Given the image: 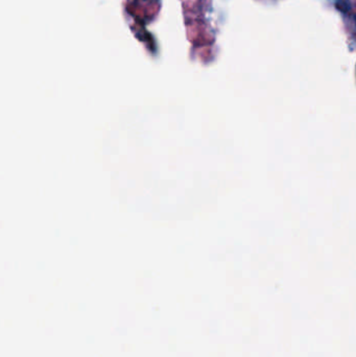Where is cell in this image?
Segmentation results:
<instances>
[]
</instances>
